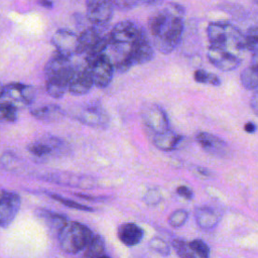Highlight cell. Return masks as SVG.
I'll return each instance as SVG.
<instances>
[{
	"mask_svg": "<svg viewBox=\"0 0 258 258\" xmlns=\"http://www.w3.org/2000/svg\"><path fill=\"white\" fill-rule=\"evenodd\" d=\"M100 258H110V257H109V256H107V255H106V254H105V255H103V256H101V257H100Z\"/></svg>",
	"mask_w": 258,
	"mask_h": 258,
	"instance_id": "cell-45",
	"label": "cell"
},
{
	"mask_svg": "<svg viewBox=\"0 0 258 258\" xmlns=\"http://www.w3.org/2000/svg\"><path fill=\"white\" fill-rule=\"evenodd\" d=\"M245 36V46L247 50L253 52L258 48V25L252 26L247 29Z\"/></svg>",
	"mask_w": 258,
	"mask_h": 258,
	"instance_id": "cell-34",
	"label": "cell"
},
{
	"mask_svg": "<svg viewBox=\"0 0 258 258\" xmlns=\"http://www.w3.org/2000/svg\"><path fill=\"white\" fill-rule=\"evenodd\" d=\"M183 29L184 23L182 16L172 13L159 34L153 37L154 46L164 54L171 52L179 44Z\"/></svg>",
	"mask_w": 258,
	"mask_h": 258,
	"instance_id": "cell-5",
	"label": "cell"
},
{
	"mask_svg": "<svg viewBox=\"0 0 258 258\" xmlns=\"http://www.w3.org/2000/svg\"><path fill=\"white\" fill-rule=\"evenodd\" d=\"M143 124L151 134L162 133L170 130L169 121L165 111L153 103H145L140 110Z\"/></svg>",
	"mask_w": 258,
	"mask_h": 258,
	"instance_id": "cell-7",
	"label": "cell"
},
{
	"mask_svg": "<svg viewBox=\"0 0 258 258\" xmlns=\"http://www.w3.org/2000/svg\"><path fill=\"white\" fill-rule=\"evenodd\" d=\"M172 247L179 258H198L189 247V244L182 239L176 238L172 240Z\"/></svg>",
	"mask_w": 258,
	"mask_h": 258,
	"instance_id": "cell-28",
	"label": "cell"
},
{
	"mask_svg": "<svg viewBox=\"0 0 258 258\" xmlns=\"http://www.w3.org/2000/svg\"><path fill=\"white\" fill-rule=\"evenodd\" d=\"M35 215L40 221H42V223H44L47 229L53 232L56 236L58 235L61 228L69 222L68 218L64 215L43 208L36 209Z\"/></svg>",
	"mask_w": 258,
	"mask_h": 258,
	"instance_id": "cell-21",
	"label": "cell"
},
{
	"mask_svg": "<svg viewBox=\"0 0 258 258\" xmlns=\"http://www.w3.org/2000/svg\"><path fill=\"white\" fill-rule=\"evenodd\" d=\"M73 64L71 57L57 51L47 60L44 67L45 89L50 97L60 99L69 91Z\"/></svg>",
	"mask_w": 258,
	"mask_h": 258,
	"instance_id": "cell-1",
	"label": "cell"
},
{
	"mask_svg": "<svg viewBox=\"0 0 258 258\" xmlns=\"http://www.w3.org/2000/svg\"><path fill=\"white\" fill-rule=\"evenodd\" d=\"M39 178L56 183L59 185H66L71 187H79V188H92L96 185L95 179L90 176L83 174H76L72 172L66 171H54L47 172L44 175H41Z\"/></svg>",
	"mask_w": 258,
	"mask_h": 258,
	"instance_id": "cell-11",
	"label": "cell"
},
{
	"mask_svg": "<svg viewBox=\"0 0 258 258\" xmlns=\"http://www.w3.org/2000/svg\"><path fill=\"white\" fill-rule=\"evenodd\" d=\"M161 201V194L157 189H149L144 196V202L147 205H157Z\"/></svg>",
	"mask_w": 258,
	"mask_h": 258,
	"instance_id": "cell-36",
	"label": "cell"
},
{
	"mask_svg": "<svg viewBox=\"0 0 258 258\" xmlns=\"http://www.w3.org/2000/svg\"><path fill=\"white\" fill-rule=\"evenodd\" d=\"M152 143L162 151H171L176 149L183 141L184 137L173 132L171 129L162 133L152 134Z\"/></svg>",
	"mask_w": 258,
	"mask_h": 258,
	"instance_id": "cell-22",
	"label": "cell"
},
{
	"mask_svg": "<svg viewBox=\"0 0 258 258\" xmlns=\"http://www.w3.org/2000/svg\"><path fill=\"white\" fill-rule=\"evenodd\" d=\"M106 248L104 239L100 235H95L90 244L85 249L84 258H100L105 255Z\"/></svg>",
	"mask_w": 258,
	"mask_h": 258,
	"instance_id": "cell-25",
	"label": "cell"
},
{
	"mask_svg": "<svg viewBox=\"0 0 258 258\" xmlns=\"http://www.w3.org/2000/svg\"><path fill=\"white\" fill-rule=\"evenodd\" d=\"M176 194H177L179 197H181V198H183V199H185V200H191V199L194 198V191H192V189L189 188V187L186 186V185H179V186H177V188H176Z\"/></svg>",
	"mask_w": 258,
	"mask_h": 258,
	"instance_id": "cell-38",
	"label": "cell"
},
{
	"mask_svg": "<svg viewBox=\"0 0 258 258\" xmlns=\"http://www.w3.org/2000/svg\"><path fill=\"white\" fill-rule=\"evenodd\" d=\"M128 54L133 64H142L150 61L154 56L153 46L150 43L146 32L141 28L137 38L131 43Z\"/></svg>",
	"mask_w": 258,
	"mask_h": 258,
	"instance_id": "cell-14",
	"label": "cell"
},
{
	"mask_svg": "<svg viewBox=\"0 0 258 258\" xmlns=\"http://www.w3.org/2000/svg\"><path fill=\"white\" fill-rule=\"evenodd\" d=\"M253 2H254V3H256V4L258 5V0H253Z\"/></svg>",
	"mask_w": 258,
	"mask_h": 258,
	"instance_id": "cell-46",
	"label": "cell"
},
{
	"mask_svg": "<svg viewBox=\"0 0 258 258\" xmlns=\"http://www.w3.org/2000/svg\"><path fill=\"white\" fill-rule=\"evenodd\" d=\"M188 219L187 211L183 209H178L173 211L168 217V224L172 228H180L182 227Z\"/></svg>",
	"mask_w": 258,
	"mask_h": 258,
	"instance_id": "cell-32",
	"label": "cell"
},
{
	"mask_svg": "<svg viewBox=\"0 0 258 258\" xmlns=\"http://www.w3.org/2000/svg\"><path fill=\"white\" fill-rule=\"evenodd\" d=\"M72 117L87 126L95 128H105L110 121L109 115L105 109L97 103L88 104L75 109L72 113Z\"/></svg>",
	"mask_w": 258,
	"mask_h": 258,
	"instance_id": "cell-8",
	"label": "cell"
},
{
	"mask_svg": "<svg viewBox=\"0 0 258 258\" xmlns=\"http://www.w3.org/2000/svg\"><path fill=\"white\" fill-rule=\"evenodd\" d=\"M86 8L89 21L96 27L104 29L112 19V0H86Z\"/></svg>",
	"mask_w": 258,
	"mask_h": 258,
	"instance_id": "cell-10",
	"label": "cell"
},
{
	"mask_svg": "<svg viewBox=\"0 0 258 258\" xmlns=\"http://www.w3.org/2000/svg\"><path fill=\"white\" fill-rule=\"evenodd\" d=\"M194 79L197 83H201V84H207L212 86L221 85V80L217 75L208 73L205 70H197L194 73Z\"/></svg>",
	"mask_w": 258,
	"mask_h": 258,
	"instance_id": "cell-29",
	"label": "cell"
},
{
	"mask_svg": "<svg viewBox=\"0 0 258 258\" xmlns=\"http://www.w3.org/2000/svg\"><path fill=\"white\" fill-rule=\"evenodd\" d=\"M28 153L37 162H45L67 154L70 150L68 143L54 135L45 134L31 141L26 147Z\"/></svg>",
	"mask_w": 258,
	"mask_h": 258,
	"instance_id": "cell-4",
	"label": "cell"
},
{
	"mask_svg": "<svg viewBox=\"0 0 258 258\" xmlns=\"http://www.w3.org/2000/svg\"><path fill=\"white\" fill-rule=\"evenodd\" d=\"M196 141L206 152L212 155L226 156L229 153V147L227 143L212 133L203 131L199 132L196 135Z\"/></svg>",
	"mask_w": 258,
	"mask_h": 258,
	"instance_id": "cell-18",
	"label": "cell"
},
{
	"mask_svg": "<svg viewBox=\"0 0 258 258\" xmlns=\"http://www.w3.org/2000/svg\"><path fill=\"white\" fill-rule=\"evenodd\" d=\"M79 36L69 29H58L51 38V43L56 48L55 51L71 57L77 53Z\"/></svg>",
	"mask_w": 258,
	"mask_h": 258,
	"instance_id": "cell-17",
	"label": "cell"
},
{
	"mask_svg": "<svg viewBox=\"0 0 258 258\" xmlns=\"http://www.w3.org/2000/svg\"><path fill=\"white\" fill-rule=\"evenodd\" d=\"M207 35L211 46L232 52L246 49L244 34L231 23L211 22L207 27Z\"/></svg>",
	"mask_w": 258,
	"mask_h": 258,
	"instance_id": "cell-2",
	"label": "cell"
},
{
	"mask_svg": "<svg viewBox=\"0 0 258 258\" xmlns=\"http://www.w3.org/2000/svg\"><path fill=\"white\" fill-rule=\"evenodd\" d=\"M36 96L35 89L30 85L10 83L1 89V102H8L15 107L23 108L33 103Z\"/></svg>",
	"mask_w": 258,
	"mask_h": 258,
	"instance_id": "cell-6",
	"label": "cell"
},
{
	"mask_svg": "<svg viewBox=\"0 0 258 258\" xmlns=\"http://www.w3.org/2000/svg\"><path fill=\"white\" fill-rule=\"evenodd\" d=\"M197 173L201 174L202 176H210V174H211V172L207 168L201 167V166L197 167Z\"/></svg>",
	"mask_w": 258,
	"mask_h": 258,
	"instance_id": "cell-44",
	"label": "cell"
},
{
	"mask_svg": "<svg viewBox=\"0 0 258 258\" xmlns=\"http://www.w3.org/2000/svg\"><path fill=\"white\" fill-rule=\"evenodd\" d=\"M162 0H137V5H145V6H156L161 4Z\"/></svg>",
	"mask_w": 258,
	"mask_h": 258,
	"instance_id": "cell-41",
	"label": "cell"
},
{
	"mask_svg": "<svg viewBox=\"0 0 258 258\" xmlns=\"http://www.w3.org/2000/svg\"><path fill=\"white\" fill-rule=\"evenodd\" d=\"M17 158L15 155H13L10 152H5L3 153L2 157H1V163L2 166L10 171H15L17 168Z\"/></svg>",
	"mask_w": 258,
	"mask_h": 258,
	"instance_id": "cell-35",
	"label": "cell"
},
{
	"mask_svg": "<svg viewBox=\"0 0 258 258\" xmlns=\"http://www.w3.org/2000/svg\"><path fill=\"white\" fill-rule=\"evenodd\" d=\"M195 219L202 230H212L219 224L221 215L213 207L200 206L195 209Z\"/></svg>",
	"mask_w": 258,
	"mask_h": 258,
	"instance_id": "cell-19",
	"label": "cell"
},
{
	"mask_svg": "<svg viewBox=\"0 0 258 258\" xmlns=\"http://www.w3.org/2000/svg\"><path fill=\"white\" fill-rule=\"evenodd\" d=\"M148 246L152 251L158 253L161 256H168L170 253L169 244L160 237H153L149 241Z\"/></svg>",
	"mask_w": 258,
	"mask_h": 258,
	"instance_id": "cell-31",
	"label": "cell"
},
{
	"mask_svg": "<svg viewBox=\"0 0 258 258\" xmlns=\"http://www.w3.org/2000/svg\"><path fill=\"white\" fill-rule=\"evenodd\" d=\"M114 7L119 10L127 11L137 5V0H112Z\"/></svg>",
	"mask_w": 258,
	"mask_h": 258,
	"instance_id": "cell-37",
	"label": "cell"
},
{
	"mask_svg": "<svg viewBox=\"0 0 258 258\" xmlns=\"http://www.w3.org/2000/svg\"><path fill=\"white\" fill-rule=\"evenodd\" d=\"M141 28L132 21L125 20L118 22L109 33L110 44L130 47L131 43L137 38Z\"/></svg>",
	"mask_w": 258,
	"mask_h": 258,
	"instance_id": "cell-12",
	"label": "cell"
},
{
	"mask_svg": "<svg viewBox=\"0 0 258 258\" xmlns=\"http://www.w3.org/2000/svg\"><path fill=\"white\" fill-rule=\"evenodd\" d=\"M47 196H49L52 200L60 203L61 205H63L64 207H68V208H71V209H74V210H78V211H84V212H94L95 209L90 207V206H86V205H83V204H80L76 201H73V200H70V199H67V198H63L57 194H52V192H46Z\"/></svg>",
	"mask_w": 258,
	"mask_h": 258,
	"instance_id": "cell-27",
	"label": "cell"
},
{
	"mask_svg": "<svg viewBox=\"0 0 258 258\" xmlns=\"http://www.w3.org/2000/svg\"><path fill=\"white\" fill-rule=\"evenodd\" d=\"M250 106L252 111L258 116V88L254 90V93L250 100Z\"/></svg>",
	"mask_w": 258,
	"mask_h": 258,
	"instance_id": "cell-40",
	"label": "cell"
},
{
	"mask_svg": "<svg viewBox=\"0 0 258 258\" xmlns=\"http://www.w3.org/2000/svg\"><path fill=\"white\" fill-rule=\"evenodd\" d=\"M95 85L91 67L84 61L74 63L71 74L69 92L76 96L87 94Z\"/></svg>",
	"mask_w": 258,
	"mask_h": 258,
	"instance_id": "cell-9",
	"label": "cell"
},
{
	"mask_svg": "<svg viewBox=\"0 0 258 258\" xmlns=\"http://www.w3.org/2000/svg\"><path fill=\"white\" fill-rule=\"evenodd\" d=\"M95 234L80 222H68L59 231L57 240L60 249L69 254H76L85 250Z\"/></svg>",
	"mask_w": 258,
	"mask_h": 258,
	"instance_id": "cell-3",
	"label": "cell"
},
{
	"mask_svg": "<svg viewBox=\"0 0 258 258\" xmlns=\"http://www.w3.org/2000/svg\"><path fill=\"white\" fill-rule=\"evenodd\" d=\"M31 115L42 122L51 123L61 120L64 117V111L57 105L49 104L30 110Z\"/></svg>",
	"mask_w": 258,
	"mask_h": 258,
	"instance_id": "cell-24",
	"label": "cell"
},
{
	"mask_svg": "<svg viewBox=\"0 0 258 258\" xmlns=\"http://www.w3.org/2000/svg\"><path fill=\"white\" fill-rule=\"evenodd\" d=\"M21 206L20 196L15 191L1 189L0 198V226L7 228L17 216Z\"/></svg>",
	"mask_w": 258,
	"mask_h": 258,
	"instance_id": "cell-13",
	"label": "cell"
},
{
	"mask_svg": "<svg viewBox=\"0 0 258 258\" xmlns=\"http://www.w3.org/2000/svg\"><path fill=\"white\" fill-rule=\"evenodd\" d=\"M189 247L198 258H210V247L202 239H194L188 242Z\"/></svg>",
	"mask_w": 258,
	"mask_h": 258,
	"instance_id": "cell-33",
	"label": "cell"
},
{
	"mask_svg": "<svg viewBox=\"0 0 258 258\" xmlns=\"http://www.w3.org/2000/svg\"><path fill=\"white\" fill-rule=\"evenodd\" d=\"M18 108L8 102H1L0 104V115L1 119L8 123H13L17 120Z\"/></svg>",
	"mask_w": 258,
	"mask_h": 258,
	"instance_id": "cell-30",
	"label": "cell"
},
{
	"mask_svg": "<svg viewBox=\"0 0 258 258\" xmlns=\"http://www.w3.org/2000/svg\"><path fill=\"white\" fill-rule=\"evenodd\" d=\"M244 129H245V131L248 132V133H253V132L256 131V126H255V124L252 123V122H247V123L245 124V126H244Z\"/></svg>",
	"mask_w": 258,
	"mask_h": 258,
	"instance_id": "cell-42",
	"label": "cell"
},
{
	"mask_svg": "<svg viewBox=\"0 0 258 258\" xmlns=\"http://www.w3.org/2000/svg\"><path fill=\"white\" fill-rule=\"evenodd\" d=\"M242 86L247 90H255L258 88V68L249 66L242 71L240 75Z\"/></svg>",
	"mask_w": 258,
	"mask_h": 258,
	"instance_id": "cell-26",
	"label": "cell"
},
{
	"mask_svg": "<svg viewBox=\"0 0 258 258\" xmlns=\"http://www.w3.org/2000/svg\"><path fill=\"white\" fill-rule=\"evenodd\" d=\"M208 58L214 67L224 72L233 71L241 63V58L235 52L211 45L208 49Z\"/></svg>",
	"mask_w": 258,
	"mask_h": 258,
	"instance_id": "cell-16",
	"label": "cell"
},
{
	"mask_svg": "<svg viewBox=\"0 0 258 258\" xmlns=\"http://www.w3.org/2000/svg\"><path fill=\"white\" fill-rule=\"evenodd\" d=\"M38 4H40L42 7L47 8V9H51L53 6V3L51 0H39Z\"/></svg>",
	"mask_w": 258,
	"mask_h": 258,
	"instance_id": "cell-43",
	"label": "cell"
},
{
	"mask_svg": "<svg viewBox=\"0 0 258 258\" xmlns=\"http://www.w3.org/2000/svg\"><path fill=\"white\" fill-rule=\"evenodd\" d=\"M92 69L95 86L98 88H106L109 86L114 75V62L111 57L106 53L92 63L89 64Z\"/></svg>",
	"mask_w": 258,
	"mask_h": 258,
	"instance_id": "cell-15",
	"label": "cell"
},
{
	"mask_svg": "<svg viewBox=\"0 0 258 258\" xmlns=\"http://www.w3.org/2000/svg\"><path fill=\"white\" fill-rule=\"evenodd\" d=\"M76 197H79L82 200H86V201H90V202H104L106 201L108 198L101 196V197H96V196H91V195H85V194H75Z\"/></svg>",
	"mask_w": 258,
	"mask_h": 258,
	"instance_id": "cell-39",
	"label": "cell"
},
{
	"mask_svg": "<svg viewBox=\"0 0 258 258\" xmlns=\"http://www.w3.org/2000/svg\"><path fill=\"white\" fill-rule=\"evenodd\" d=\"M102 31L103 29L96 27L94 25L83 30L82 33L79 35L77 54H81V53L86 54L103 36Z\"/></svg>",
	"mask_w": 258,
	"mask_h": 258,
	"instance_id": "cell-23",
	"label": "cell"
},
{
	"mask_svg": "<svg viewBox=\"0 0 258 258\" xmlns=\"http://www.w3.org/2000/svg\"><path fill=\"white\" fill-rule=\"evenodd\" d=\"M117 236L120 242L125 246L133 247L142 241L144 237V231L138 225L128 222L118 227Z\"/></svg>",
	"mask_w": 258,
	"mask_h": 258,
	"instance_id": "cell-20",
	"label": "cell"
}]
</instances>
